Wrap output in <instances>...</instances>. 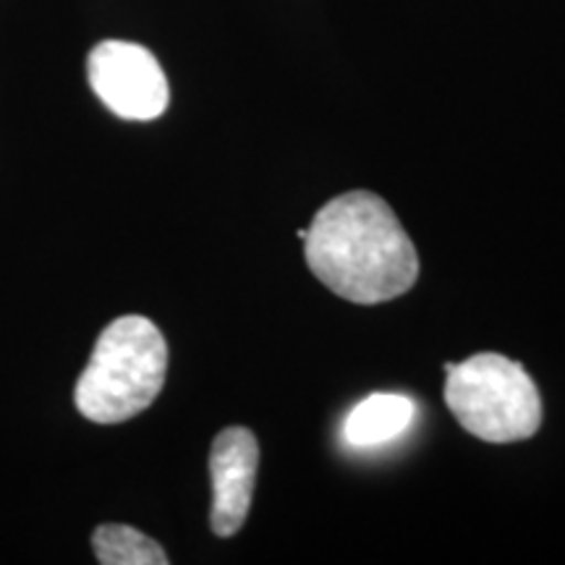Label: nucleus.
Returning a JSON list of instances; mask_svg holds the SVG:
<instances>
[{"instance_id": "4", "label": "nucleus", "mask_w": 565, "mask_h": 565, "mask_svg": "<svg viewBox=\"0 0 565 565\" xmlns=\"http://www.w3.org/2000/svg\"><path fill=\"white\" fill-rule=\"evenodd\" d=\"M87 76L105 108L126 121H154L171 103L162 66L137 42L105 40L92 47Z\"/></svg>"}, {"instance_id": "2", "label": "nucleus", "mask_w": 565, "mask_h": 565, "mask_svg": "<svg viewBox=\"0 0 565 565\" xmlns=\"http://www.w3.org/2000/svg\"><path fill=\"white\" fill-rule=\"evenodd\" d=\"M166 372L168 343L158 324L139 315L118 317L97 338L76 383V408L95 424H121L152 406Z\"/></svg>"}, {"instance_id": "3", "label": "nucleus", "mask_w": 565, "mask_h": 565, "mask_svg": "<svg viewBox=\"0 0 565 565\" xmlns=\"http://www.w3.org/2000/svg\"><path fill=\"white\" fill-rule=\"evenodd\" d=\"M445 404L469 435L484 443H519L536 435L542 401L519 362L477 353L463 364H445Z\"/></svg>"}, {"instance_id": "1", "label": "nucleus", "mask_w": 565, "mask_h": 565, "mask_svg": "<svg viewBox=\"0 0 565 565\" xmlns=\"http://www.w3.org/2000/svg\"><path fill=\"white\" fill-rule=\"evenodd\" d=\"M315 278L353 303L404 296L419 278V254L383 196L349 192L317 212L303 236Z\"/></svg>"}, {"instance_id": "7", "label": "nucleus", "mask_w": 565, "mask_h": 565, "mask_svg": "<svg viewBox=\"0 0 565 565\" xmlns=\"http://www.w3.org/2000/svg\"><path fill=\"white\" fill-rule=\"evenodd\" d=\"M97 561L103 565H166L168 555L147 534L124 524H103L92 534Z\"/></svg>"}, {"instance_id": "5", "label": "nucleus", "mask_w": 565, "mask_h": 565, "mask_svg": "<svg viewBox=\"0 0 565 565\" xmlns=\"http://www.w3.org/2000/svg\"><path fill=\"white\" fill-rule=\"evenodd\" d=\"M259 469V443L246 427H228L210 450L212 511L210 526L217 536H233L249 515Z\"/></svg>"}, {"instance_id": "6", "label": "nucleus", "mask_w": 565, "mask_h": 565, "mask_svg": "<svg viewBox=\"0 0 565 565\" xmlns=\"http://www.w3.org/2000/svg\"><path fill=\"white\" fill-rule=\"evenodd\" d=\"M412 419V398L401 393H374L345 416L343 440L351 448H374L404 435Z\"/></svg>"}]
</instances>
